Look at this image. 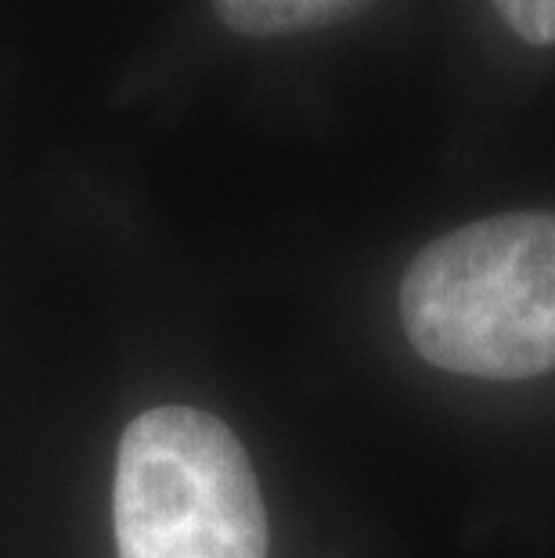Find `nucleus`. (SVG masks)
Returning a JSON list of instances; mask_svg holds the SVG:
<instances>
[{
	"instance_id": "nucleus-2",
	"label": "nucleus",
	"mask_w": 555,
	"mask_h": 558,
	"mask_svg": "<svg viewBox=\"0 0 555 558\" xmlns=\"http://www.w3.org/2000/svg\"><path fill=\"white\" fill-rule=\"evenodd\" d=\"M112 522L120 558H267L253 461L209 411L152 408L126 425Z\"/></svg>"
},
{
	"instance_id": "nucleus-4",
	"label": "nucleus",
	"mask_w": 555,
	"mask_h": 558,
	"mask_svg": "<svg viewBox=\"0 0 555 558\" xmlns=\"http://www.w3.org/2000/svg\"><path fill=\"white\" fill-rule=\"evenodd\" d=\"M494 8L509 22L516 37H523L527 44H555V0H494Z\"/></svg>"
},
{
	"instance_id": "nucleus-1",
	"label": "nucleus",
	"mask_w": 555,
	"mask_h": 558,
	"mask_svg": "<svg viewBox=\"0 0 555 558\" xmlns=\"http://www.w3.org/2000/svg\"><path fill=\"white\" fill-rule=\"evenodd\" d=\"M408 342L441 372L516 383L555 367V213H502L433 239L400 281Z\"/></svg>"
},
{
	"instance_id": "nucleus-3",
	"label": "nucleus",
	"mask_w": 555,
	"mask_h": 558,
	"mask_svg": "<svg viewBox=\"0 0 555 558\" xmlns=\"http://www.w3.org/2000/svg\"><path fill=\"white\" fill-rule=\"evenodd\" d=\"M369 4L372 0H214L224 26L242 37H289L339 26Z\"/></svg>"
}]
</instances>
